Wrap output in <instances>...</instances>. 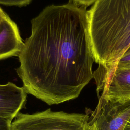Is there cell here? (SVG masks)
<instances>
[{"label":"cell","mask_w":130,"mask_h":130,"mask_svg":"<svg viewBox=\"0 0 130 130\" xmlns=\"http://www.w3.org/2000/svg\"><path fill=\"white\" fill-rule=\"evenodd\" d=\"M17 73L27 93L49 105L79 96L93 78L87 11L72 1L50 5L31 21Z\"/></svg>","instance_id":"6da1fadb"},{"label":"cell","mask_w":130,"mask_h":130,"mask_svg":"<svg viewBox=\"0 0 130 130\" xmlns=\"http://www.w3.org/2000/svg\"><path fill=\"white\" fill-rule=\"evenodd\" d=\"M87 15L98 71L108 72L130 47V0H97Z\"/></svg>","instance_id":"7a4b0ae2"},{"label":"cell","mask_w":130,"mask_h":130,"mask_svg":"<svg viewBox=\"0 0 130 130\" xmlns=\"http://www.w3.org/2000/svg\"><path fill=\"white\" fill-rule=\"evenodd\" d=\"M11 130H90L89 112L86 114L53 112L50 109L32 114L19 113Z\"/></svg>","instance_id":"3957f363"},{"label":"cell","mask_w":130,"mask_h":130,"mask_svg":"<svg viewBox=\"0 0 130 130\" xmlns=\"http://www.w3.org/2000/svg\"><path fill=\"white\" fill-rule=\"evenodd\" d=\"M90 130H124L130 118V100L99 99L95 110H90Z\"/></svg>","instance_id":"277c9868"},{"label":"cell","mask_w":130,"mask_h":130,"mask_svg":"<svg viewBox=\"0 0 130 130\" xmlns=\"http://www.w3.org/2000/svg\"><path fill=\"white\" fill-rule=\"evenodd\" d=\"M99 99L112 101L130 100V68H114L107 72L95 71Z\"/></svg>","instance_id":"5b68a950"},{"label":"cell","mask_w":130,"mask_h":130,"mask_svg":"<svg viewBox=\"0 0 130 130\" xmlns=\"http://www.w3.org/2000/svg\"><path fill=\"white\" fill-rule=\"evenodd\" d=\"M27 94L23 87L12 82L0 84V117L11 121L15 118L25 107Z\"/></svg>","instance_id":"8992f818"},{"label":"cell","mask_w":130,"mask_h":130,"mask_svg":"<svg viewBox=\"0 0 130 130\" xmlns=\"http://www.w3.org/2000/svg\"><path fill=\"white\" fill-rule=\"evenodd\" d=\"M23 44L16 24L8 16L0 30V59L18 55Z\"/></svg>","instance_id":"52a82bcc"},{"label":"cell","mask_w":130,"mask_h":130,"mask_svg":"<svg viewBox=\"0 0 130 130\" xmlns=\"http://www.w3.org/2000/svg\"><path fill=\"white\" fill-rule=\"evenodd\" d=\"M114 68H130V47L119 58L112 69Z\"/></svg>","instance_id":"ba28073f"},{"label":"cell","mask_w":130,"mask_h":130,"mask_svg":"<svg viewBox=\"0 0 130 130\" xmlns=\"http://www.w3.org/2000/svg\"><path fill=\"white\" fill-rule=\"evenodd\" d=\"M32 0H0V4L9 6L22 7L29 4Z\"/></svg>","instance_id":"9c48e42d"},{"label":"cell","mask_w":130,"mask_h":130,"mask_svg":"<svg viewBox=\"0 0 130 130\" xmlns=\"http://www.w3.org/2000/svg\"><path fill=\"white\" fill-rule=\"evenodd\" d=\"M12 121L0 117V130H11Z\"/></svg>","instance_id":"30bf717a"},{"label":"cell","mask_w":130,"mask_h":130,"mask_svg":"<svg viewBox=\"0 0 130 130\" xmlns=\"http://www.w3.org/2000/svg\"><path fill=\"white\" fill-rule=\"evenodd\" d=\"M76 4L84 7H86L94 4L97 0H71Z\"/></svg>","instance_id":"8fae6325"},{"label":"cell","mask_w":130,"mask_h":130,"mask_svg":"<svg viewBox=\"0 0 130 130\" xmlns=\"http://www.w3.org/2000/svg\"><path fill=\"white\" fill-rule=\"evenodd\" d=\"M8 16L6 14L0 7V30L2 29L4 21Z\"/></svg>","instance_id":"7c38bea8"},{"label":"cell","mask_w":130,"mask_h":130,"mask_svg":"<svg viewBox=\"0 0 130 130\" xmlns=\"http://www.w3.org/2000/svg\"><path fill=\"white\" fill-rule=\"evenodd\" d=\"M124 130H130V118H129L128 121L127 122V124H126Z\"/></svg>","instance_id":"4fadbf2b"}]
</instances>
